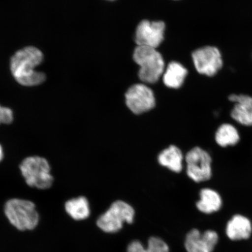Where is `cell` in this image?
Segmentation results:
<instances>
[{
    "label": "cell",
    "instance_id": "1",
    "mask_svg": "<svg viewBox=\"0 0 252 252\" xmlns=\"http://www.w3.org/2000/svg\"><path fill=\"white\" fill-rule=\"evenodd\" d=\"M44 55L34 46H27L18 50L11 57L9 62L11 73L19 84L24 87H34L42 84L46 80L44 72L36 68L42 64Z\"/></svg>",
    "mask_w": 252,
    "mask_h": 252
},
{
    "label": "cell",
    "instance_id": "2",
    "mask_svg": "<svg viewBox=\"0 0 252 252\" xmlns=\"http://www.w3.org/2000/svg\"><path fill=\"white\" fill-rule=\"evenodd\" d=\"M133 59L140 66L138 77L144 83H157L164 72L162 56L153 47L137 46L134 50Z\"/></svg>",
    "mask_w": 252,
    "mask_h": 252
},
{
    "label": "cell",
    "instance_id": "3",
    "mask_svg": "<svg viewBox=\"0 0 252 252\" xmlns=\"http://www.w3.org/2000/svg\"><path fill=\"white\" fill-rule=\"evenodd\" d=\"M4 212L11 224L21 231L33 229L39 222L35 205L30 201L9 200L5 205Z\"/></svg>",
    "mask_w": 252,
    "mask_h": 252
},
{
    "label": "cell",
    "instance_id": "4",
    "mask_svg": "<svg viewBox=\"0 0 252 252\" xmlns=\"http://www.w3.org/2000/svg\"><path fill=\"white\" fill-rule=\"evenodd\" d=\"M20 170L30 187L39 189H47L52 187L53 178L50 173V166L43 158H27L21 163Z\"/></svg>",
    "mask_w": 252,
    "mask_h": 252
},
{
    "label": "cell",
    "instance_id": "5",
    "mask_svg": "<svg viewBox=\"0 0 252 252\" xmlns=\"http://www.w3.org/2000/svg\"><path fill=\"white\" fill-rule=\"evenodd\" d=\"M134 210L123 201H115L97 220V225L104 232L115 233L121 230L124 222L133 221Z\"/></svg>",
    "mask_w": 252,
    "mask_h": 252
},
{
    "label": "cell",
    "instance_id": "6",
    "mask_svg": "<svg viewBox=\"0 0 252 252\" xmlns=\"http://www.w3.org/2000/svg\"><path fill=\"white\" fill-rule=\"evenodd\" d=\"M187 173L196 182L209 180L212 177V158L207 151L199 147L191 149L186 156Z\"/></svg>",
    "mask_w": 252,
    "mask_h": 252
},
{
    "label": "cell",
    "instance_id": "7",
    "mask_svg": "<svg viewBox=\"0 0 252 252\" xmlns=\"http://www.w3.org/2000/svg\"><path fill=\"white\" fill-rule=\"evenodd\" d=\"M192 59L198 73L209 77L216 75L223 65L221 54L216 47L198 49L192 53Z\"/></svg>",
    "mask_w": 252,
    "mask_h": 252
},
{
    "label": "cell",
    "instance_id": "8",
    "mask_svg": "<svg viewBox=\"0 0 252 252\" xmlns=\"http://www.w3.org/2000/svg\"><path fill=\"white\" fill-rule=\"evenodd\" d=\"M125 96L126 105L134 114L149 111L156 105L153 91L145 84L133 85L126 92Z\"/></svg>",
    "mask_w": 252,
    "mask_h": 252
},
{
    "label": "cell",
    "instance_id": "9",
    "mask_svg": "<svg viewBox=\"0 0 252 252\" xmlns=\"http://www.w3.org/2000/svg\"><path fill=\"white\" fill-rule=\"evenodd\" d=\"M165 24L162 21H141L135 31V41L137 46L156 49L164 39Z\"/></svg>",
    "mask_w": 252,
    "mask_h": 252
},
{
    "label": "cell",
    "instance_id": "10",
    "mask_svg": "<svg viewBox=\"0 0 252 252\" xmlns=\"http://www.w3.org/2000/svg\"><path fill=\"white\" fill-rule=\"evenodd\" d=\"M219 241V236L213 230L201 233L197 229L189 232L185 241L188 252H213Z\"/></svg>",
    "mask_w": 252,
    "mask_h": 252
},
{
    "label": "cell",
    "instance_id": "11",
    "mask_svg": "<svg viewBox=\"0 0 252 252\" xmlns=\"http://www.w3.org/2000/svg\"><path fill=\"white\" fill-rule=\"evenodd\" d=\"M229 100L235 103L231 110V118L239 124L252 126V96L232 94Z\"/></svg>",
    "mask_w": 252,
    "mask_h": 252
},
{
    "label": "cell",
    "instance_id": "12",
    "mask_svg": "<svg viewBox=\"0 0 252 252\" xmlns=\"http://www.w3.org/2000/svg\"><path fill=\"white\" fill-rule=\"evenodd\" d=\"M225 233L232 241L247 240L252 234L251 220L247 217L236 214L226 223Z\"/></svg>",
    "mask_w": 252,
    "mask_h": 252
},
{
    "label": "cell",
    "instance_id": "13",
    "mask_svg": "<svg viewBox=\"0 0 252 252\" xmlns=\"http://www.w3.org/2000/svg\"><path fill=\"white\" fill-rule=\"evenodd\" d=\"M188 70L180 63H170L163 73V81L166 87L178 89L184 84Z\"/></svg>",
    "mask_w": 252,
    "mask_h": 252
},
{
    "label": "cell",
    "instance_id": "14",
    "mask_svg": "<svg viewBox=\"0 0 252 252\" xmlns=\"http://www.w3.org/2000/svg\"><path fill=\"white\" fill-rule=\"evenodd\" d=\"M200 200L197 203L198 210L204 214L218 212L222 207V201L220 195L210 189H204L200 191Z\"/></svg>",
    "mask_w": 252,
    "mask_h": 252
},
{
    "label": "cell",
    "instance_id": "15",
    "mask_svg": "<svg viewBox=\"0 0 252 252\" xmlns=\"http://www.w3.org/2000/svg\"><path fill=\"white\" fill-rule=\"evenodd\" d=\"M182 160L181 151L175 146H171L163 150L158 156V161L160 165L176 173L182 171Z\"/></svg>",
    "mask_w": 252,
    "mask_h": 252
},
{
    "label": "cell",
    "instance_id": "16",
    "mask_svg": "<svg viewBox=\"0 0 252 252\" xmlns=\"http://www.w3.org/2000/svg\"><path fill=\"white\" fill-rule=\"evenodd\" d=\"M66 212L75 220H83L88 218L90 214L89 203L86 197L72 198L66 202Z\"/></svg>",
    "mask_w": 252,
    "mask_h": 252
},
{
    "label": "cell",
    "instance_id": "17",
    "mask_svg": "<svg viewBox=\"0 0 252 252\" xmlns=\"http://www.w3.org/2000/svg\"><path fill=\"white\" fill-rule=\"evenodd\" d=\"M240 136L234 126L225 124L220 126L216 134V141L220 146H234L238 143Z\"/></svg>",
    "mask_w": 252,
    "mask_h": 252
},
{
    "label": "cell",
    "instance_id": "18",
    "mask_svg": "<svg viewBox=\"0 0 252 252\" xmlns=\"http://www.w3.org/2000/svg\"><path fill=\"white\" fill-rule=\"evenodd\" d=\"M169 247L162 239L151 237L148 242V247L145 248L140 242L134 241L128 246L127 252H169Z\"/></svg>",
    "mask_w": 252,
    "mask_h": 252
},
{
    "label": "cell",
    "instance_id": "19",
    "mask_svg": "<svg viewBox=\"0 0 252 252\" xmlns=\"http://www.w3.org/2000/svg\"><path fill=\"white\" fill-rule=\"evenodd\" d=\"M13 112L11 109L0 105V125L10 124L13 121Z\"/></svg>",
    "mask_w": 252,
    "mask_h": 252
},
{
    "label": "cell",
    "instance_id": "20",
    "mask_svg": "<svg viewBox=\"0 0 252 252\" xmlns=\"http://www.w3.org/2000/svg\"><path fill=\"white\" fill-rule=\"evenodd\" d=\"M3 157H4V153H3L2 148L1 145H0V162H1L3 159Z\"/></svg>",
    "mask_w": 252,
    "mask_h": 252
},
{
    "label": "cell",
    "instance_id": "21",
    "mask_svg": "<svg viewBox=\"0 0 252 252\" xmlns=\"http://www.w3.org/2000/svg\"><path fill=\"white\" fill-rule=\"evenodd\" d=\"M110 1H112V0H110Z\"/></svg>",
    "mask_w": 252,
    "mask_h": 252
}]
</instances>
